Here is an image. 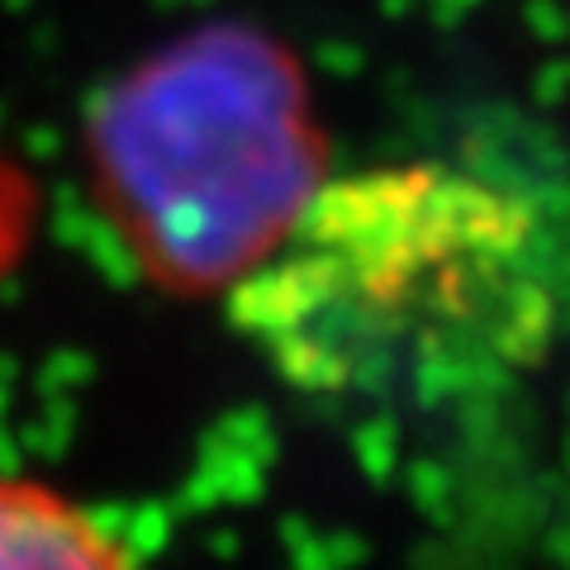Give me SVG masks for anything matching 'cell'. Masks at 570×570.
<instances>
[{"mask_svg":"<svg viewBox=\"0 0 570 570\" xmlns=\"http://www.w3.org/2000/svg\"><path fill=\"white\" fill-rule=\"evenodd\" d=\"M96 148L119 234L181 291L247 276L324 181L305 67L243 24L186 33L110 86Z\"/></svg>","mask_w":570,"mask_h":570,"instance_id":"7a4b0ae2","label":"cell"},{"mask_svg":"<svg viewBox=\"0 0 570 570\" xmlns=\"http://www.w3.org/2000/svg\"><path fill=\"white\" fill-rule=\"evenodd\" d=\"M0 570H134L91 509L39 480L0 475Z\"/></svg>","mask_w":570,"mask_h":570,"instance_id":"3957f363","label":"cell"},{"mask_svg":"<svg viewBox=\"0 0 570 570\" xmlns=\"http://www.w3.org/2000/svg\"><path fill=\"white\" fill-rule=\"evenodd\" d=\"M39 205L43 195L33 186V176L0 153V281L24 262L33 228H39Z\"/></svg>","mask_w":570,"mask_h":570,"instance_id":"277c9868","label":"cell"},{"mask_svg":"<svg viewBox=\"0 0 570 570\" xmlns=\"http://www.w3.org/2000/svg\"><path fill=\"white\" fill-rule=\"evenodd\" d=\"M528 228L480 176L385 163L324 176L228 285L262 362L324 400H433L519 343Z\"/></svg>","mask_w":570,"mask_h":570,"instance_id":"6da1fadb","label":"cell"}]
</instances>
